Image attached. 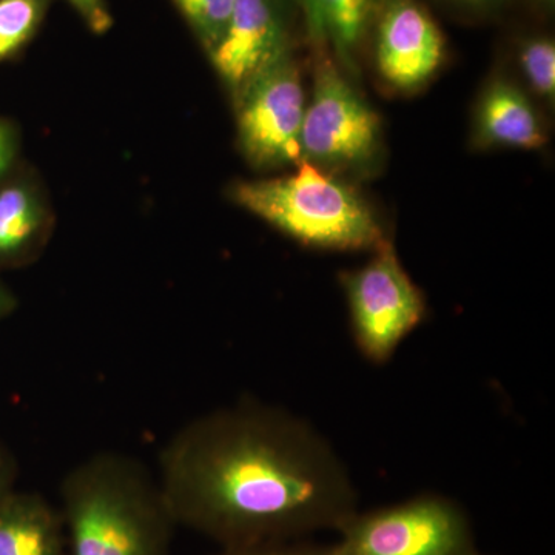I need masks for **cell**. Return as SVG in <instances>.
Masks as SVG:
<instances>
[{
    "mask_svg": "<svg viewBox=\"0 0 555 555\" xmlns=\"http://www.w3.org/2000/svg\"><path fill=\"white\" fill-rule=\"evenodd\" d=\"M158 481L175 524L224 550L339 531L358 513L356 485L326 438L255 401L182 426L160 451Z\"/></svg>",
    "mask_w": 555,
    "mask_h": 555,
    "instance_id": "cell-1",
    "label": "cell"
},
{
    "mask_svg": "<svg viewBox=\"0 0 555 555\" xmlns=\"http://www.w3.org/2000/svg\"><path fill=\"white\" fill-rule=\"evenodd\" d=\"M69 555H170L177 528L158 477L133 456L91 455L61 483Z\"/></svg>",
    "mask_w": 555,
    "mask_h": 555,
    "instance_id": "cell-2",
    "label": "cell"
},
{
    "mask_svg": "<svg viewBox=\"0 0 555 555\" xmlns=\"http://www.w3.org/2000/svg\"><path fill=\"white\" fill-rule=\"evenodd\" d=\"M230 198L306 247L374 251L389 240L356 188L308 160L286 177L238 182Z\"/></svg>",
    "mask_w": 555,
    "mask_h": 555,
    "instance_id": "cell-3",
    "label": "cell"
},
{
    "mask_svg": "<svg viewBox=\"0 0 555 555\" xmlns=\"http://www.w3.org/2000/svg\"><path fill=\"white\" fill-rule=\"evenodd\" d=\"M301 160L338 175L375 169L383 150L378 113L358 93L334 61H318L312 100L299 134Z\"/></svg>",
    "mask_w": 555,
    "mask_h": 555,
    "instance_id": "cell-4",
    "label": "cell"
},
{
    "mask_svg": "<svg viewBox=\"0 0 555 555\" xmlns=\"http://www.w3.org/2000/svg\"><path fill=\"white\" fill-rule=\"evenodd\" d=\"M338 532L328 555H480L463 507L437 494L357 513Z\"/></svg>",
    "mask_w": 555,
    "mask_h": 555,
    "instance_id": "cell-5",
    "label": "cell"
},
{
    "mask_svg": "<svg viewBox=\"0 0 555 555\" xmlns=\"http://www.w3.org/2000/svg\"><path fill=\"white\" fill-rule=\"evenodd\" d=\"M341 284L358 350L371 363H387L425 320V295L408 275L390 240L375 248L363 268L343 273Z\"/></svg>",
    "mask_w": 555,
    "mask_h": 555,
    "instance_id": "cell-6",
    "label": "cell"
},
{
    "mask_svg": "<svg viewBox=\"0 0 555 555\" xmlns=\"http://www.w3.org/2000/svg\"><path fill=\"white\" fill-rule=\"evenodd\" d=\"M233 102L240 149L248 163L257 169L297 166L306 94L291 51L258 73Z\"/></svg>",
    "mask_w": 555,
    "mask_h": 555,
    "instance_id": "cell-7",
    "label": "cell"
},
{
    "mask_svg": "<svg viewBox=\"0 0 555 555\" xmlns=\"http://www.w3.org/2000/svg\"><path fill=\"white\" fill-rule=\"evenodd\" d=\"M443 60V35L422 3H383L375 35V65L387 87L404 93L422 89L437 75Z\"/></svg>",
    "mask_w": 555,
    "mask_h": 555,
    "instance_id": "cell-8",
    "label": "cell"
},
{
    "mask_svg": "<svg viewBox=\"0 0 555 555\" xmlns=\"http://www.w3.org/2000/svg\"><path fill=\"white\" fill-rule=\"evenodd\" d=\"M291 51L284 0H236L224 35L208 53L235 101L248 82Z\"/></svg>",
    "mask_w": 555,
    "mask_h": 555,
    "instance_id": "cell-9",
    "label": "cell"
},
{
    "mask_svg": "<svg viewBox=\"0 0 555 555\" xmlns=\"http://www.w3.org/2000/svg\"><path fill=\"white\" fill-rule=\"evenodd\" d=\"M473 139L477 149L537 150L546 144L547 133L525 91L496 78L477 102Z\"/></svg>",
    "mask_w": 555,
    "mask_h": 555,
    "instance_id": "cell-10",
    "label": "cell"
},
{
    "mask_svg": "<svg viewBox=\"0 0 555 555\" xmlns=\"http://www.w3.org/2000/svg\"><path fill=\"white\" fill-rule=\"evenodd\" d=\"M60 509L42 495L11 491L0 500V555H65Z\"/></svg>",
    "mask_w": 555,
    "mask_h": 555,
    "instance_id": "cell-11",
    "label": "cell"
},
{
    "mask_svg": "<svg viewBox=\"0 0 555 555\" xmlns=\"http://www.w3.org/2000/svg\"><path fill=\"white\" fill-rule=\"evenodd\" d=\"M310 39L332 47L347 68H353L361 40L377 13L378 0H299Z\"/></svg>",
    "mask_w": 555,
    "mask_h": 555,
    "instance_id": "cell-12",
    "label": "cell"
},
{
    "mask_svg": "<svg viewBox=\"0 0 555 555\" xmlns=\"http://www.w3.org/2000/svg\"><path fill=\"white\" fill-rule=\"evenodd\" d=\"M46 210L35 190L24 182L0 188V264L20 261L36 246Z\"/></svg>",
    "mask_w": 555,
    "mask_h": 555,
    "instance_id": "cell-13",
    "label": "cell"
},
{
    "mask_svg": "<svg viewBox=\"0 0 555 555\" xmlns=\"http://www.w3.org/2000/svg\"><path fill=\"white\" fill-rule=\"evenodd\" d=\"M46 11L47 0H0V62L30 42Z\"/></svg>",
    "mask_w": 555,
    "mask_h": 555,
    "instance_id": "cell-14",
    "label": "cell"
},
{
    "mask_svg": "<svg viewBox=\"0 0 555 555\" xmlns=\"http://www.w3.org/2000/svg\"><path fill=\"white\" fill-rule=\"evenodd\" d=\"M173 2L208 54L224 35L236 0H173Z\"/></svg>",
    "mask_w": 555,
    "mask_h": 555,
    "instance_id": "cell-15",
    "label": "cell"
},
{
    "mask_svg": "<svg viewBox=\"0 0 555 555\" xmlns=\"http://www.w3.org/2000/svg\"><path fill=\"white\" fill-rule=\"evenodd\" d=\"M518 64L526 82L535 94L554 101L555 96V46L546 36L525 40L518 50Z\"/></svg>",
    "mask_w": 555,
    "mask_h": 555,
    "instance_id": "cell-16",
    "label": "cell"
},
{
    "mask_svg": "<svg viewBox=\"0 0 555 555\" xmlns=\"http://www.w3.org/2000/svg\"><path fill=\"white\" fill-rule=\"evenodd\" d=\"M73 10L86 22L87 27L96 35H104L113 25L105 0H67Z\"/></svg>",
    "mask_w": 555,
    "mask_h": 555,
    "instance_id": "cell-17",
    "label": "cell"
},
{
    "mask_svg": "<svg viewBox=\"0 0 555 555\" xmlns=\"http://www.w3.org/2000/svg\"><path fill=\"white\" fill-rule=\"evenodd\" d=\"M221 555H328V547L295 545L294 542H286L243 547V550H224Z\"/></svg>",
    "mask_w": 555,
    "mask_h": 555,
    "instance_id": "cell-18",
    "label": "cell"
},
{
    "mask_svg": "<svg viewBox=\"0 0 555 555\" xmlns=\"http://www.w3.org/2000/svg\"><path fill=\"white\" fill-rule=\"evenodd\" d=\"M17 137L11 124L0 119V179L5 177L16 158Z\"/></svg>",
    "mask_w": 555,
    "mask_h": 555,
    "instance_id": "cell-19",
    "label": "cell"
},
{
    "mask_svg": "<svg viewBox=\"0 0 555 555\" xmlns=\"http://www.w3.org/2000/svg\"><path fill=\"white\" fill-rule=\"evenodd\" d=\"M14 483V465L10 455L0 447V500L9 495Z\"/></svg>",
    "mask_w": 555,
    "mask_h": 555,
    "instance_id": "cell-20",
    "label": "cell"
},
{
    "mask_svg": "<svg viewBox=\"0 0 555 555\" xmlns=\"http://www.w3.org/2000/svg\"><path fill=\"white\" fill-rule=\"evenodd\" d=\"M14 309L13 295L5 287L0 286V320H3Z\"/></svg>",
    "mask_w": 555,
    "mask_h": 555,
    "instance_id": "cell-21",
    "label": "cell"
},
{
    "mask_svg": "<svg viewBox=\"0 0 555 555\" xmlns=\"http://www.w3.org/2000/svg\"><path fill=\"white\" fill-rule=\"evenodd\" d=\"M459 5L470 7V9H488V7L496 5L502 0H452Z\"/></svg>",
    "mask_w": 555,
    "mask_h": 555,
    "instance_id": "cell-22",
    "label": "cell"
},
{
    "mask_svg": "<svg viewBox=\"0 0 555 555\" xmlns=\"http://www.w3.org/2000/svg\"><path fill=\"white\" fill-rule=\"evenodd\" d=\"M543 2H546V3H553L554 0H543Z\"/></svg>",
    "mask_w": 555,
    "mask_h": 555,
    "instance_id": "cell-23",
    "label": "cell"
}]
</instances>
